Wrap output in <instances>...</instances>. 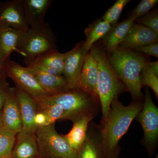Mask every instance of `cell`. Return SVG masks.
<instances>
[{
    "label": "cell",
    "instance_id": "cell-1",
    "mask_svg": "<svg viewBox=\"0 0 158 158\" xmlns=\"http://www.w3.org/2000/svg\"><path fill=\"white\" fill-rule=\"evenodd\" d=\"M142 109L139 103L124 106L117 98L111 103L101 132V147L104 158H117L119 140Z\"/></svg>",
    "mask_w": 158,
    "mask_h": 158
},
{
    "label": "cell",
    "instance_id": "cell-2",
    "mask_svg": "<svg viewBox=\"0 0 158 158\" xmlns=\"http://www.w3.org/2000/svg\"><path fill=\"white\" fill-rule=\"evenodd\" d=\"M110 65L127 90L135 98L143 96L140 74L147 61L145 57L136 51L118 47L106 53Z\"/></svg>",
    "mask_w": 158,
    "mask_h": 158
},
{
    "label": "cell",
    "instance_id": "cell-3",
    "mask_svg": "<svg viewBox=\"0 0 158 158\" xmlns=\"http://www.w3.org/2000/svg\"><path fill=\"white\" fill-rule=\"evenodd\" d=\"M89 53L96 62L98 71V96L101 105L104 123L107 118L112 102L127 88L113 70L103 49L93 46Z\"/></svg>",
    "mask_w": 158,
    "mask_h": 158
},
{
    "label": "cell",
    "instance_id": "cell-4",
    "mask_svg": "<svg viewBox=\"0 0 158 158\" xmlns=\"http://www.w3.org/2000/svg\"><path fill=\"white\" fill-rule=\"evenodd\" d=\"M95 98L90 94L77 89L54 95H44L34 98L37 107L56 105L60 106L67 114L68 119L73 122L84 115L89 114L90 108Z\"/></svg>",
    "mask_w": 158,
    "mask_h": 158
},
{
    "label": "cell",
    "instance_id": "cell-5",
    "mask_svg": "<svg viewBox=\"0 0 158 158\" xmlns=\"http://www.w3.org/2000/svg\"><path fill=\"white\" fill-rule=\"evenodd\" d=\"M19 50L27 66L40 55L58 51L56 39L48 23L40 28H29L24 32Z\"/></svg>",
    "mask_w": 158,
    "mask_h": 158
},
{
    "label": "cell",
    "instance_id": "cell-6",
    "mask_svg": "<svg viewBox=\"0 0 158 158\" xmlns=\"http://www.w3.org/2000/svg\"><path fill=\"white\" fill-rule=\"evenodd\" d=\"M36 136L41 158H77L78 152L57 132L55 124L38 127Z\"/></svg>",
    "mask_w": 158,
    "mask_h": 158
},
{
    "label": "cell",
    "instance_id": "cell-7",
    "mask_svg": "<svg viewBox=\"0 0 158 158\" xmlns=\"http://www.w3.org/2000/svg\"><path fill=\"white\" fill-rule=\"evenodd\" d=\"M7 77L12 79L16 87L35 98L47 95L37 81L34 75L27 67L9 59L6 65Z\"/></svg>",
    "mask_w": 158,
    "mask_h": 158
},
{
    "label": "cell",
    "instance_id": "cell-8",
    "mask_svg": "<svg viewBox=\"0 0 158 158\" xmlns=\"http://www.w3.org/2000/svg\"><path fill=\"white\" fill-rule=\"evenodd\" d=\"M137 116L144 131L145 143L149 147L153 146L158 137V109L152 102L148 88L145 90L143 108Z\"/></svg>",
    "mask_w": 158,
    "mask_h": 158
},
{
    "label": "cell",
    "instance_id": "cell-9",
    "mask_svg": "<svg viewBox=\"0 0 158 158\" xmlns=\"http://www.w3.org/2000/svg\"><path fill=\"white\" fill-rule=\"evenodd\" d=\"M84 41L78 43L71 50L65 53L63 76L70 89H77V82L85 57L89 52L84 48Z\"/></svg>",
    "mask_w": 158,
    "mask_h": 158
},
{
    "label": "cell",
    "instance_id": "cell-10",
    "mask_svg": "<svg viewBox=\"0 0 158 158\" xmlns=\"http://www.w3.org/2000/svg\"><path fill=\"white\" fill-rule=\"evenodd\" d=\"M0 27L25 32L29 28L22 0L0 1Z\"/></svg>",
    "mask_w": 158,
    "mask_h": 158
},
{
    "label": "cell",
    "instance_id": "cell-11",
    "mask_svg": "<svg viewBox=\"0 0 158 158\" xmlns=\"http://www.w3.org/2000/svg\"><path fill=\"white\" fill-rule=\"evenodd\" d=\"M2 118L7 129L18 134L22 128V121L16 88H9L3 106Z\"/></svg>",
    "mask_w": 158,
    "mask_h": 158
},
{
    "label": "cell",
    "instance_id": "cell-12",
    "mask_svg": "<svg viewBox=\"0 0 158 158\" xmlns=\"http://www.w3.org/2000/svg\"><path fill=\"white\" fill-rule=\"evenodd\" d=\"M158 34L134 22L118 47L133 50L143 46L158 43Z\"/></svg>",
    "mask_w": 158,
    "mask_h": 158
},
{
    "label": "cell",
    "instance_id": "cell-13",
    "mask_svg": "<svg viewBox=\"0 0 158 158\" xmlns=\"http://www.w3.org/2000/svg\"><path fill=\"white\" fill-rule=\"evenodd\" d=\"M65 53L58 51L48 52L37 57L28 68L54 75H63Z\"/></svg>",
    "mask_w": 158,
    "mask_h": 158
},
{
    "label": "cell",
    "instance_id": "cell-14",
    "mask_svg": "<svg viewBox=\"0 0 158 158\" xmlns=\"http://www.w3.org/2000/svg\"><path fill=\"white\" fill-rule=\"evenodd\" d=\"M11 154L12 158H41L36 133L22 129L16 135Z\"/></svg>",
    "mask_w": 158,
    "mask_h": 158
},
{
    "label": "cell",
    "instance_id": "cell-15",
    "mask_svg": "<svg viewBox=\"0 0 158 158\" xmlns=\"http://www.w3.org/2000/svg\"><path fill=\"white\" fill-rule=\"evenodd\" d=\"M98 71L96 62L90 53L87 54L77 82V88L95 98L97 92Z\"/></svg>",
    "mask_w": 158,
    "mask_h": 158
},
{
    "label": "cell",
    "instance_id": "cell-16",
    "mask_svg": "<svg viewBox=\"0 0 158 158\" xmlns=\"http://www.w3.org/2000/svg\"><path fill=\"white\" fill-rule=\"evenodd\" d=\"M23 31L8 27H0V62L6 64L10 59L11 53H20L19 47L22 41Z\"/></svg>",
    "mask_w": 158,
    "mask_h": 158
},
{
    "label": "cell",
    "instance_id": "cell-17",
    "mask_svg": "<svg viewBox=\"0 0 158 158\" xmlns=\"http://www.w3.org/2000/svg\"><path fill=\"white\" fill-rule=\"evenodd\" d=\"M52 2V0H22L29 28L39 29L44 25L46 13Z\"/></svg>",
    "mask_w": 158,
    "mask_h": 158
},
{
    "label": "cell",
    "instance_id": "cell-18",
    "mask_svg": "<svg viewBox=\"0 0 158 158\" xmlns=\"http://www.w3.org/2000/svg\"><path fill=\"white\" fill-rule=\"evenodd\" d=\"M22 121V129L36 133L38 127L34 122V117L38 111L35 99L23 90L16 88Z\"/></svg>",
    "mask_w": 158,
    "mask_h": 158
},
{
    "label": "cell",
    "instance_id": "cell-19",
    "mask_svg": "<svg viewBox=\"0 0 158 158\" xmlns=\"http://www.w3.org/2000/svg\"><path fill=\"white\" fill-rule=\"evenodd\" d=\"M34 75L48 95H54L70 90L63 75H54L27 67Z\"/></svg>",
    "mask_w": 158,
    "mask_h": 158
},
{
    "label": "cell",
    "instance_id": "cell-20",
    "mask_svg": "<svg viewBox=\"0 0 158 158\" xmlns=\"http://www.w3.org/2000/svg\"><path fill=\"white\" fill-rule=\"evenodd\" d=\"M92 118L90 114L81 116L73 122V126L68 134L62 135L69 146L77 152L86 139L88 123Z\"/></svg>",
    "mask_w": 158,
    "mask_h": 158
},
{
    "label": "cell",
    "instance_id": "cell-21",
    "mask_svg": "<svg viewBox=\"0 0 158 158\" xmlns=\"http://www.w3.org/2000/svg\"><path fill=\"white\" fill-rule=\"evenodd\" d=\"M134 22L127 19L119 23L112 25L110 31L102 39L107 52H111L118 47Z\"/></svg>",
    "mask_w": 158,
    "mask_h": 158
},
{
    "label": "cell",
    "instance_id": "cell-22",
    "mask_svg": "<svg viewBox=\"0 0 158 158\" xmlns=\"http://www.w3.org/2000/svg\"><path fill=\"white\" fill-rule=\"evenodd\" d=\"M112 25L101 19L96 21L90 25L85 30L86 40L84 41V48L89 52L94 43L102 39L110 31Z\"/></svg>",
    "mask_w": 158,
    "mask_h": 158
},
{
    "label": "cell",
    "instance_id": "cell-23",
    "mask_svg": "<svg viewBox=\"0 0 158 158\" xmlns=\"http://www.w3.org/2000/svg\"><path fill=\"white\" fill-rule=\"evenodd\" d=\"M77 158H104L100 144L91 136L87 135L78 152Z\"/></svg>",
    "mask_w": 158,
    "mask_h": 158
},
{
    "label": "cell",
    "instance_id": "cell-24",
    "mask_svg": "<svg viewBox=\"0 0 158 158\" xmlns=\"http://www.w3.org/2000/svg\"><path fill=\"white\" fill-rule=\"evenodd\" d=\"M17 134L4 127L0 128V158L11 154Z\"/></svg>",
    "mask_w": 158,
    "mask_h": 158
},
{
    "label": "cell",
    "instance_id": "cell-25",
    "mask_svg": "<svg viewBox=\"0 0 158 158\" xmlns=\"http://www.w3.org/2000/svg\"><path fill=\"white\" fill-rule=\"evenodd\" d=\"M38 111H40L46 115L48 124H55L57 120L68 119L67 114L62 108L56 105H49L37 107Z\"/></svg>",
    "mask_w": 158,
    "mask_h": 158
},
{
    "label": "cell",
    "instance_id": "cell-26",
    "mask_svg": "<svg viewBox=\"0 0 158 158\" xmlns=\"http://www.w3.org/2000/svg\"><path fill=\"white\" fill-rule=\"evenodd\" d=\"M129 0H117L104 14L102 19L111 25L117 23L123 8Z\"/></svg>",
    "mask_w": 158,
    "mask_h": 158
},
{
    "label": "cell",
    "instance_id": "cell-27",
    "mask_svg": "<svg viewBox=\"0 0 158 158\" xmlns=\"http://www.w3.org/2000/svg\"><path fill=\"white\" fill-rule=\"evenodd\" d=\"M146 64L140 73V81L141 86L142 87L146 86L151 88L158 99V76L153 73Z\"/></svg>",
    "mask_w": 158,
    "mask_h": 158
},
{
    "label": "cell",
    "instance_id": "cell-28",
    "mask_svg": "<svg viewBox=\"0 0 158 158\" xmlns=\"http://www.w3.org/2000/svg\"><path fill=\"white\" fill-rule=\"evenodd\" d=\"M158 0H142L132 11L128 18L134 22L148 13L157 4Z\"/></svg>",
    "mask_w": 158,
    "mask_h": 158
},
{
    "label": "cell",
    "instance_id": "cell-29",
    "mask_svg": "<svg viewBox=\"0 0 158 158\" xmlns=\"http://www.w3.org/2000/svg\"><path fill=\"white\" fill-rule=\"evenodd\" d=\"M136 20L138 24L144 26L158 34L157 10H154L151 11Z\"/></svg>",
    "mask_w": 158,
    "mask_h": 158
},
{
    "label": "cell",
    "instance_id": "cell-30",
    "mask_svg": "<svg viewBox=\"0 0 158 158\" xmlns=\"http://www.w3.org/2000/svg\"><path fill=\"white\" fill-rule=\"evenodd\" d=\"M133 50L136 51L138 53H143L150 56H153L158 58V44L144 45L140 47L134 49Z\"/></svg>",
    "mask_w": 158,
    "mask_h": 158
},
{
    "label": "cell",
    "instance_id": "cell-31",
    "mask_svg": "<svg viewBox=\"0 0 158 158\" xmlns=\"http://www.w3.org/2000/svg\"><path fill=\"white\" fill-rule=\"evenodd\" d=\"M6 77H0V115H2L6 93L9 88Z\"/></svg>",
    "mask_w": 158,
    "mask_h": 158
},
{
    "label": "cell",
    "instance_id": "cell-32",
    "mask_svg": "<svg viewBox=\"0 0 158 158\" xmlns=\"http://www.w3.org/2000/svg\"><path fill=\"white\" fill-rule=\"evenodd\" d=\"M34 122L38 128L48 125L46 115L40 111H37L34 117Z\"/></svg>",
    "mask_w": 158,
    "mask_h": 158
},
{
    "label": "cell",
    "instance_id": "cell-33",
    "mask_svg": "<svg viewBox=\"0 0 158 158\" xmlns=\"http://www.w3.org/2000/svg\"><path fill=\"white\" fill-rule=\"evenodd\" d=\"M146 65L150 70L158 76V60L155 62H148L146 63Z\"/></svg>",
    "mask_w": 158,
    "mask_h": 158
},
{
    "label": "cell",
    "instance_id": "cell-34",
    "mask_svg": "<svg viewBox=\"0 0 158 158\" xmlns=\"http://www.w3.org/2000/svg\"><path fill=\"white\" fill-rule=\"evenodd\" d=\"M6 65L0 62V77L6 78L7 77L6 74Z\"/></svg>",
    "mask_w": 158,
    "mask_h": 158
},
{
    "label": "cell",
    "instance_id": "cell-35",
    "mask_svg": "<svg viewBox=\"0 0 158 158\" xmlns=\"http://www.w3.org/2000/svg\"><path fill=\"white\" fill-rule=\"evenodd\" d=\"M4 127L3 125L2 118V115H0V128Z\"/></svg>",
    "mask_w": 158,
    "mask_h": 158
},
{
    "label": "cell",
    "instance_id": "cell-36",
    "mask_svg": "<svg viewBox=\"0 0 158 158\" xmlns=\"http://www.w3.org/2000/svg\"><path fill=\"white\" fill-rule=\"evenodd\" d=\"M1 158H12V157H11V154H10L9 156H6L4 157Z\"/></svg>",
    "mask_w": 158,
    "mask_h": 158
},
{
    "label": "cell",
    "instance_id": "cell-37",
    "mask_svg": "<svg viewBox=\"0 0 158 158\" xmlns=\"http://www.w3.org/2000/svg\"><path fill=\"white\" fill-rule=\"evenodd\" d=\"M156 158H158V156H157V157H156Z\"/></svg>",
    "mask_w": 158,
    "mask_h": 158
}]
</instances>
